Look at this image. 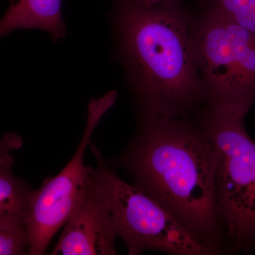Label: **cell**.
Wrapping results in <instances>:
<instances>
[{
    "label": "cell",
    "instance_id": "3",
    "mask_svg": "<svg viewBox=\"0 0 255 255\" xmlns=\"http://www.w3.org/2000/svg\"><path fill=\"white\" fill-rule=\"evenodd\" d=\"M249 110L204 108L197 115L216 152V209L223 250L255 246V140L244 124Z\"/></svg>",
    "mask_w": 255,
    "mask_h": 255
},
{
    "label": "cell",
    "instance_id": "10",
    "mask_svg": "<svg viewBox=\"0 0 255 255\" xmlns=\"http://www.w3.org/2000/svg\"><path fill=\"white\" fill-rule=\"evenodd\" d=\"M206 10L232 20L255 34V0H204Z\"/></svg>",
    "mask_w": 255,
    "mask_h": 255
},
{
    "label": "cell",
    "instance_id": "13",
    "mask_svg": "<svg viewBox=\"0 0 255 255\" xmlns=\"http://www.w3.org/2000/svg\"><path fill=\"white\" fill-rule=\"evenodd\" d=\"M140 1L145 3L146 4L155 5L163 2V1H167V0H140Z\"/></svg>",
    "mask_w": 255,
    "mask_h": 255
},
{
    "label": "cell",
    "instance_id": "1",
    "mask_svg": "<svg viewBox=\"0 0 255 255\" xmlns=\"http://www.w3.org/2000/svg\"><path fill=\"white\" fill-rule=\"evenodd\" d=\"M157 201L196 241L223 251L216 209V156L197 119L140 117L136 134L109 162Z\"/></svg>",
    "mask_w": 255,
    "mask_h": 255
},
{
    "label": "cell",
    "instance_id": "9",
    "mask_svg": "<svg viewBox=\"0 0 255 255\" xmlns=\"http://www.w3.org/2000/svg\"><path fill=\"white\" fill-rule=\"evenodd\" d=\"M14 162L11 153L0 156V229L26 231L34 189L15 177Z\"/></svg>",
    "mask_w": 255,
    "mask_h": 255
},
{
    "label": "cell",
    "instance_id": "8",
    "mask_svg": "<svg viewBox=\"0 0 255 255\" xmlns=\"http://www.w3.org/2000/svg\"><path fill=\"white\" fill-rule=\"evenodd\" d=\"M33 28L48 32L55 41L65 38L62 0H11L0 18V38L14 30Z\"/></svg>",
    "mask_w": 255,
    "mask_h": 255
},
{
    "label": "cell",
    "instance_id": "5",
    "mask_svg": "<svg viewBox=\"0 0 255 255\" xmlns=\"http://www.w3.org/2000/svg\"><path fill=\"white\" fill-rule=\"evenodd\" d=\"M205 108L251 107L255 102V34L210 10L193 26Z\"/></svg>",
    "mask_w": 255,
    "mask_h": 255
},
{
    "label": "cell",
    "instance_id": "6",
    "mask_svg": "<svg viewBox=\"0 0 255 255\" xmlns=\"http://www.w3.org/2000/svg\"><path fill=\"white\" fill-rule=\"evenodd\" d=\"M118 93L108 92L89 104L86 128L75 155L60 173L45 179L32 195L26 221L27 255L46 253L55 233L65 226L78 206L87 185V167L84 157L101 119L117 102Z\"/></svg>",
    "mask_w": 255,
    "mask_h": 255
},
{
    "label": "cell",
    "instance_id": "7",
    "mask_svg": "<svg viewBox=\"0 0 255 255\" xmlns=\"http://www.w3.org/2000/svg\"><path fill=\"white\" fill-rule=\"evenodd\" d=\"M117 238L110 210L87 179L81 199L52 255H115Z\"/></svg>",
    "mask_w": 255,
    "mask_h": 255
},
{
    "label": "cell",
    "instance_id": "4",
    "mask_svg": "<svg viewBox=\"0 0 255 255\" xmlns=\"http://www.w3.org/2000/svg\"><path fill=\"white\" fill-rule=\"evenodd\" d=\"M92 150L98 163L87 167V179L110 210L117 236L129 255L147 251L171 255H216L157 201L119 177L95 145Z\"/></svg>",
    "mask_w": 255,
    "mask_h": 255
},
{
    "label": "cell",
    "instance_id": "12",
    "mask_svg": "<svg viewBox=\"0 0 255 255\" xmlns=\"http://www.w3.org/2000/svg\"><path fill=\"white\" fill-rule=\"evenodd\" d=\"M22 146V139L14 132L4 134L0 140V156L11 153Z\"/></svg>",
    "mask_w": 255,
    "mask_h": 255
},
{
    "label": "cell",
    "instance_id": "11",
    "mask_svg": "<svg viewBox=\"0 0 255 255\" xmlns=\"http://www.w3.org/2000/svg\"><path fill=\"white\" fill-rule=\"evenodd\" d=\"M28 248L26 231L0 229V255L27 254Z\"/></svg>",
    "mask_w": 255,
    "mask_h": 255
},
{
    "label": "cell",
    "instance_id": "2",
    "mask_svg": "<svg viewBox=\"0 0 255 255\" xmlns=\"http://www.w3.org/2000/svg\"><path fill=\"white\" fill-rule=\"evenodd\" d=\"M117 53L140 117H191L205 108L193 25L180 0H112Z\"/></svg>",
    "mask_w": 255,
    "mask_h": 255
}]
</instances>
